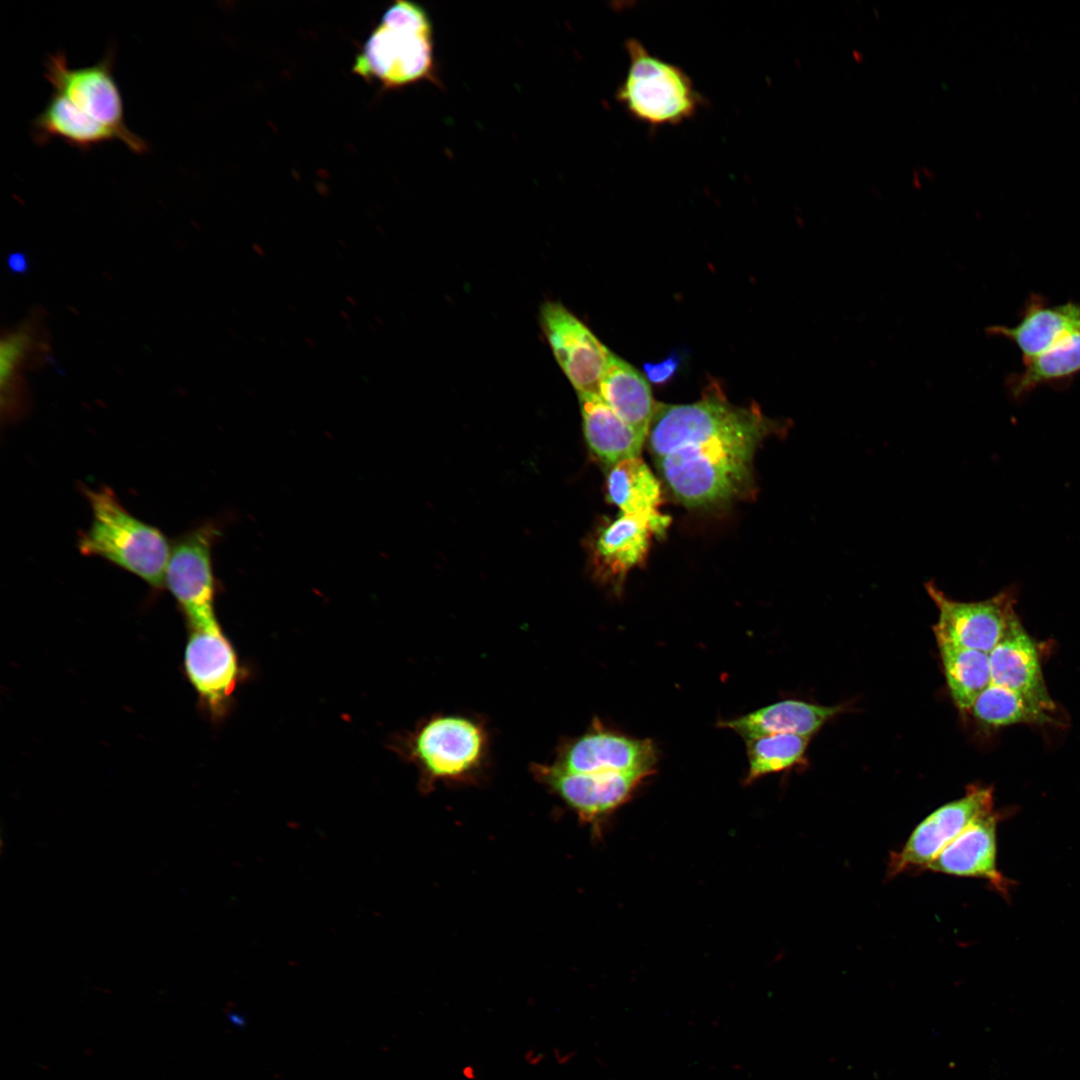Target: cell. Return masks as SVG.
I'll list each match as a JSON object with an SVG mask.
<instances>
[{
    "instance_id": "obj_1",
    "label": "cell",
    "mask_w": 1080,
    "mask_h": 1080,
    "mask_svg": "<svg viewBox=\"0 0 1080 1080\" xmlns=\"http://www.w3.org/2000/svg\"><path fill=\"white\" fill-rule=\"evenodd\" d=\"M785 426L754 403L732 404L712 381L696 402H656L647 441L671 493L687 507L699 508L744 496L752 488L757 448Z\"/></svg>"
},
{
    "instance_id": "obj_2",
    "label": "cell",
    "mask_w": 1080,
    "mask_h": 1080,
    "mask_svg": "<svg viewBox=\"0 0 1080 1080\" xmlns=\"http://www.w3.org/2000/svg\"><path fill=\"white\" fill-rule=\"evenodd\" d=\"M83 492L92 519L79 536V551L101 557L153 588H162L172 551L166 536L133 516L110 488H84Z\"/></svg>"
},
{
    "instance_id": "obj_3",
    "label": "cell",
    "mask_w": 1080,
    "mask_h": 1080,
    "mask_svg": "<svg viewBox=\"0 0 1080 1080\" xmlns=\"http://www.w3.org/2000/svg\"><path fill=\"white\" fill-rule=\"evenodd\" d=\"M433 50L432 24L424 8L398 0L384 12L352 70L387 89L433 80Z\"/></svg>"
},
{
    "instance_id": "obj_4",
    "label": "cell",
    "mask_w": 1080,
    "mask_h": 1080,
    "mask_svg": "<svg viewBox=\"0 0 1080 1080\" xmlns=\"http://www.w3.org/2000/svg\"><path fill=\"white\" fill-rule=\"evenodd\" d=\"M625 48L629 66L616 98L632 118L650 126L692 118L703 98L687 73L651 54L637 39H628Z\"/></svg>"
},
{
    "instance_id": "obj_5",
    "label": "cell",
    "mask_w": 1080,
    "mask_h": 1080,
    "mask_svg": "<svg viewBox=\"0 0 1080 1080\" xmlns=\"http://www.w3.org/2000/svg\"><path fill=\"white\" fill-rule=\"evenodd\" d=\"M408 760L426 783L460 780L477 772L488 755V737L479 721L437 715L424 721L404 743Z\"/></svg>"
},
{
    "instance_id": "obj_6",
    "label": "cell",
    "mask_w": 1080,
    "mask_h": 1080,
    "mask_svg": "<svg viewBox=\"0 0 1080 1080\" xmlns=\"http://www.w3.org/2000/svg\"><path fill=\"white\" fill-rule=\"evenodd\" d=\"M115 58V48L111 47L98 62L71 68L65 53L57 51L48 56L44 77L55 93L113 129L129 150L143 154L149 149L148 143L125 123L123 100L113 73Z\"/></svg>"
},
{
    "instance_id": "obj_7",
    "label": "cell",
    "mask_w": 1080,
    "mask_h": 1080,
    "mask_svg": "<svg viewBox=\"0 0 1080 1080\" xmlns=\"http://www.w3.org/2000/svg\"><path fill=\"white\" fill-rule=\"evenodd\" d=\"M219 535L211 523L179 537L172 545L165 585L181 608L189 628L218 622L212 546Z\"/></svg>"
},
{
    "instance_id": "obj_8",
    "label": "cell",
    "mask_w": 1080,
    "mask_h": 1080,
    "mask_svg": "<svg viewBox=\"0 0 1080 1080\" xmlns=\"http://www.w3.org/2000/svg\"><path fill=\"white\" fill-rule=\"evenodd\" d=\"M993 811L991 787L969 786L965 795L927 815L911 832L900 850L892 852L887 875L927 869L935 857L966 827Z\"/></svg>"
},
{
    "instance_id": "obj_9",
    "label": "cell",
    "mask_w": 1080,
    "mask_h": 1080,
    "mask_svg": "<svg viewBox=\"0 0 1080 1080\" xmlns=\"http://www.w3.org/2000/svg\"><path fill=\"white\" fill-rule=\"evenodd\" d=\"M189 630L184 652L187 678L209 714L222 718L241 680L238 656L219 622Z\"/></svg>"
},
{
    "instance_id": "obj_10",
    "label": "cell",
    "mask_w": 1080,
    "mask_h": 1080,
    "mask_svg": "<svg viewBox=\"0 0 1080 1080\" xmlns=\"http://www.w3.org/2000/svg\"><path fill=\"white\" fill-rule=\"evenodd\" d=\"M925 587L939 611L933 628L937 641L989 654L1017 617L1015 598L1008 591L983 601L961 602L949 598L932 582Z\"/></svg>"
},
{
    "instance_id": "obj_11",
    "label": "cell",
    "mask_w": 1080,
    "mask_h": 1080,
    "mask_svg": "<svg viewBox=\"0 0 1080 1080\" xmlns=\"http://www.w3.org/2000/svg\"><path fill=\"white\" fill-rule=\"evenodd\" d=\"M656 763L657 751L650 739L620 734L594 720L584 734L559 746L553 764L574 773L640 772L650 775Z\"/></svg>"
},
{
    "instance_id": "obj_12",
    "label": "cell",
    "mask_w": 1080,
    "mask_h": 1080,
    "mask_svg": "<svg viewBox=\"0 0 1080 1080\" xmlns=\"http://www.w3.org/2000/svg\"><path fill=\"white\" fill-rule=\"evenodd\" d=\"M543 330L553 354L578 393L600 394L610 350L559 303L541 309Z\"/></svg>"
},
{
    "instance_id": "obj_13",
    "label": "cell",
    "mask_w": 1080,
    "mask_h": 1080,
    "mask_svg": "<svg viewBox=\"0 0 1080 1080\" xmlns=\"http://www.w3.org/2000/svg\"><path fill=\"white\" fill-rule=\"evenodd\" d=\"M534 775L581 818L603 817L628 800L649 776L640 772L574 773L552 764H536Z\"/></svg>"
},
{
    "instance_id": "obj_14",
    "label": "cell",
    "mask_w": 1080,
    "mask_h": 1080,
    "mask_svg": "<svg viewBox=\"0 0 1080 1080\" xmlns=\"http://www.w3.org/2000/svg\"><path fill=\"white\" fill-rule=\"evenodd\" d=\"M670 517L656 514H623L604 527L594 547V561L600 578L616 589L627 573L647 556L653 535H663Z\"/></svg>"
},
{
    "instance_id": "obj_15",
    "label": "cell",
    "mask_w": 1080,
    "mask_h": 1080,
    "mask_svg": "<svg viewBox=\"0 0 1080 1080\" xmlns=\"http://www.w3.org/2000/svg\"><path fill=\"white\" fill-rule=\"evenodd\" d=\"M999 814L991 811L975 819L930 863L928 870L961 877L987 880L1006 896L1009 881L997 868V824Z\"/></svg>"
},
{
    "instance_id": "obj_16",
    "label": "cell",
    "mask_w": 1080,
    "mask_h": 1080,
    "mask_svg": "<svg viewBox=\"0 0 1080 1080\" xmlns=\"http://www.w3.org/2000/svg\"><path fill=\"white\" fill-rule=\"evenodd\" d=\"M988 655L993 684L1019 692L1055 713L1056 705L1044 682L1038 648L1018 617Z\"/></svg>"
},
{
    "instance_id": "obj_17",
    "label": "cell",
    "mask_w": 1080,
    "mask_h": 1080,
    "mask_svg": "<svg viewBox=\"0 0 1080 1080\" xmlns=\"http://www.w3.org/2000/svg\"><path fill=\"white\" fill-rule=\"evenodd\" d=\"M38 319H27L2 335L0 384L2 417L14 419L25 409L26 390L22 371L52 359L49 343Z\"/></svg>"
},
{
    "instance_id": "obj_18",
    "label": "cell",
    "mask_w": 1080,
    "mask_h": 1080,
    "mask_svg": "<svg viewBox=\"0 0 1080 1080\" xmlns=\"http://www.w3.org/2000/svg\"><path fill=\"white\" fill-rule=\"evenodd\" d=\"M1078 330L1080 304L1070 301L1048 305L1039 297H1032L1016 325L991 326L986 332L1013 342L1021 352L1024 363L1048 351Z\"/></svg>"
},
{
    "instance_id": "obj_19",
    "label": "cell",
    "mask_w": 1080,
    "mask_h": 1080,
    "mask_svg": "<svg viewBox=\"0 0 1080 1080\" xmlns=\"http://www.w3.org/2000/svg\"><path fill=\"white\" fill-rule=\"evenodd\" d=\"M840 710V706L785 700L732 720L721 721L719 726L735 731L745 741L773 734H795L810 738Z\"/></svg>"
},
{
    "instance_id": "obj_20",
    "label": "cell",
    "mask_w": 1080,
    "mask_h": 1080,
    "mask_svg": "<svg viewBox=\"0 0 1080 1080\" xmlns=\"http://www.w3.org/2000/svg\"><path fill=\"white\" fill-rule=\"evenodd\" d=\"M586 442L609 467L638 457L647 438L623 421L600 394L578 393Z\"/></svg>"
},
{
    "instance_id": "obj_21",
    "label": "cell",
    "mask_w": 1080,
    "mask_h": 1080,
    "mask_svg": "<svg viewBox=\"0 0 1080 1080\" xmlns=\"http://www.w3.org/2000/svg\"><path fill=\"white\" fill-rule=\"evenodd\" d=\"M600 395L623 421L647 438L656 406L649 382L611 351L602 376Z\"/></svg>"
},
{
    "instance_id": "obj_22",
    "label": "cell",
    "mask_w": 1080,
    "mask_h": 1080,
    "mask_svg": "<svg viewBox=\"0 0 1080 1080\" xmlns=\"http://www.w3.org/2000/svg\"><path fill=\"white\" fill-rule=\"evenodd\" d=\"M55 138L82 151L105 142L120 140L113 129L91 118L66 97L54 92L43 110L32 121V139L36 144L44 145Z\"/></svg>"
},
{
    "instance_id": "obj_23",
    "label": "cell",
    "mask_w": 1080,
    "mask_h": 1080,
    "mask_svg": "<svg viewBox=\"0 0 1080 1080\" xmlns=\"http://www.w3.org/2000/svg\"><path fill=\"white\" fill-rule=\"evenodd\" d=\"M606 490L608 501L623 514H656L662 502L661 485L639 456L610 467Z\"/></svg>"
},
{
    "instance_id": "obj_24",
    "label": "cell",
    "mask_w": 1080,
    "mask_h": 1080,
    "mask_svg": "<svg viewBox=\"0 0 1080 1080\" xmlns=\"http://www.w3.org/2000/svg\"><path fill=\"white\" fill-rule=\"evenodd\" d=\"M947 685L954 703L971 710L975 700L991 683L988 653L937 641Z\"/></svg>"
},
{
    "instance_id": "obj_25",
    "label": "cell",
    "mask_w": 1080,
    "mask_h": 1080,
    "mask_svg": "<svg viewBox=\"0 0 1080 1080\" xmlns=\"http://www.w3.org/2000/svg\"><path fill=\"white\" fill-rule=\"evenodd\" d=\"M971 711L981 722L1001 727L1013 724H1047L1053 722L1048 711L1028 697L992 682L975 700Z\"/></svg>"
},
{
    "instance_id": "obj_26",
    "label": "cell",
    "mask_w": 1080,
    "mask_h": 1080,
    "mask_svg": "<svg viewBox=\"0 0 1080 1080\" xmlns=\"http://www.w3.org/2000/svg\"><path fill=\"white\" fill-rule=\"evenodd\" d=\"M1023 365V370L1009 381L1010 391L1015 397L1040 385L1061 381L1079 373L1080 330Z\"/></svg>"
},
{
    "instance_id": "obj_27",
    "label": "cell",
    "mask_w": 1080,
    "mask_h": 1080,
    "mask_svg": "<svg viewBox=\"0 0 1080 1080\" xmlns=\"http://www.w3.org/2000/svg\"><path fill=\"white\" fill-rule=\"evenodd\" d=\"M809 738L773 734L746 741L749 769L746 782L796 765L803 758Z\"/></svg>"
},
{
    "instance_id": "obj_28",
    "label": "cell",
    "mask_w": 1080,
    "mask_h": 1080,
    "mask_svg": "<svg viewBox=\"0 0 1080 1080\" xmlns=\"http://www.w3.org/2000/svg\"><path fill=\"white\" fill-rule=\"evenodd\" d=\"M682 358L679 352H671L665 359L658 363L646 362L643 372L648 382L663 385L671 380L679 370Z\"/></svg>"
},
{
    "instance_id": "obj_29",
    "label": "cell",
    "mask_w": 1080,
    "mask_h": 1080,
    "mask_svg": "<svg viewBox=\"0 0 1080 1080\" xmlns=\"http://www.w3.org/2000/svg\"><path fill=\"white\" fill-rule=\"evenodd\" d=\"M6 263L9 272L15 275H24L30 270L29 259L22 251H15L7 255Z\"/></svg>"
},
{
    "instance_id": "obj_30",
    "label": "cell",
    "mask_w": 1080,
    "mask_h": 1080,
    "mask_svg": "<svg viewBox=\"0 0 1080 1080\" xmlns=\"http://www.w3.org/2000/svg\"><path fill=\"white\" fill-rule=\"evenodd\" d=\"M546 1054L534 1047H529L523 1053V1059L527 1065L538 1067L546 1060Z\"/></svg>"
},
{
    "instance_id": "obj_31",
    "label": "cell",
    "mask_w": 1080,
    "mask_h": 1080,
    "mask_svg": "<svg viewBox=\"0 0 1080 1080\" xmlns=\"http://www.w3.org/2000/svg\"><path fill=\"white\" fill-rule=\"evenodd\" d=\"M552 1054H553L554 1061L559 1066H567V1065H569L570 1063H572L574 1061V1059L576 1058V1055H577L576 1051H574V1050H566V1049H563V1048H560V1047H554L553 1051H552Z\"/></svg>"
},
{
    "instance_id": "obj_32",
    "label": "cell",
    "mask_w": 1080,
    "mask_h": 1080,
    "mask_svg": "<svg viewBox=\"0 0 1080 1080\" xmlns=\"http://www.w3.org/2000/svg\"><path fill=\"white\" fill-rule=\"evenodd\" d=\"M461 1074L466 1080H476L477 1078V1070L471 1064H466L465 1066H463L461 1069Z\"/></svg>"
},
{
    "instance_id": "obj_33",
    "label": "cell",
    "mask_w": 1080,
    "mask_h": 1080,
    "mask_svg": "<svg viewBox=\"0 0 1080 1080\" xmlns=\"http://www.w3.org/2000/svg\"><path fill=\"white\" fill-rule=\"evenodd\" d=\"M251 249L259 257H266V251L260 244L253 243Z\"/></svg>"
},
{
    "instance_id": "obj_34",
    "label": "cell",
    "mask_w": 1080,
    "mask_h": 1080,
    "mask_svg": "<svg viewBox=\"0 0 1080 1080\" xmlns=\"http://www.w3.org/2000/svg\"><path fill=\"white\" fill-rule=\"evenodd\" d=\"M304 342H305V343H306V344H307V345H308L309 347H311V348H315V347H316V342H315V341H314V340H313L312 338H310V337H305V338H304Z\"/></svg>"
},
{
    "instance_id": "obj_35",
    "label": "cell",
    "mask_w": 1080,
    "mask_h": 1080,
    "mask_svg": "<svg viewBox=\"0 0 1080 1080\" xmlns=\"http://www.w3.org/2000/svg\"><path fill=\"white\" fill-rule=\"evenodd\" d=\"M345 298L351 305H353V306L357 305V301L354 299V297H352L350 295H346Z\"/></svg>"
},
{
    "instance_id": "obj_36",
    "label": "cell",
    "mask_w": 1080,
    "mask_h": 1080,
    "mask_svg": "<svg viewBox=\"0 0 1080 1080\" xmlns=\"http://www.w3.org/2000/svg\"><path fill=\"white\" fill-rule=\"evenodd\" d=\"M340 315L344 318V320H350V315L346 311L340 310Z\"/></svg>"
},
{
    "instance_id": "obj_37",
    "label": "cell",
    "mask_w": 1080,
    "mask_h": 1080,
    "mask_svg": "<svg viewBox=\"0 0 1080 1080\" xmlns=\"http://www.w3.org/2000/svg\"><path fill=\"white\" fill-rule=\"evenodd\" d=\"M346 327H348V329H349V330H350L351 332H355V329H354V327H353V326H351V325H349V324H346Z\"/></svg>"
},
{
    "instance_id": "obj_38",
    "label": "cell",
    "mask_w": 1080,
    "mask_h": 1080,
    "mask_svg": "<svg viewBox=\"0 0 1080 1080\" xmlns=\"http://www.w3.org/2000/svg\"><path fill=\"white\" fill-rule=\"evenodd\" d=\"M368 326L370 327V330H371L372 332H376V329H375V327H374V326H373L372 324H370V323H369V324H368Z\"/></svg>"
},
{
    "instance_id": "obj_39",
    "label": "cell",
    "mask_w": 1080,
    "mask_h": 1080,
    "mask_svg": "<svg viewBox=\"0 0 1080 1080\" xmlns=\"http://www.w3.org/2000/svg\"><path fill=\"white\" fill-rule=\"evenodd\" d=\"M287 307L290 308L293 312H295V308H293L291 304H287Z\"/></svg>"
}]
</instances>
